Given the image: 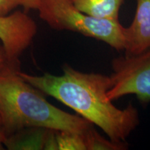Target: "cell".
Returning a JSON list of instances; mask_svg holds the SVG:
<instances>
[{"label": "cell", "mask_w": 150, "mask_h": 150, "mask_svg": "<svg viewBox=\"0 0 150 150\" xmlns=\"http://www.w3.org/2000/svg\"><path fill=\"white\" fill-rule=\"evenodd\" d=\"M63 70L60 76L49 73L35 76L21 71L20 74L43 94L60 101L102 129L111 141L125 143L139 125V114L131 104L124 109L112 104L107 96L112 86L110 76L81 72L68 65Z\"/></svg>", "instance_id": "cell-1"}, {"label": "cell", "mask_w": 150, "mask_h": 150, "mask_svg": "<svg viewBox=\"0 0 150 150\" xmlns=\"http://www.w3.org/2000/svg\"><path fill=\"white\" fill-rule=\"evenodd\" d=\"M20 62L0 71V125L7 136L29 127L84 133L93 124L50 104L20 74Z\"/></svg>", "instance_id": "cell-2"}, {"label": "cell", "mask_w": 150, "mask_h": 150, "mask_svg": "<svg viewBox=\"0 0 150 150\" xmlns=\"http://www.w3.org/2000/svg\"><path fill=\"white\" fill-rule=\"evenodd\" d=\"M39 16L52 29L74 31L107 43L118 51L125 49V27L119 21L103 20L81 12L72 0H41Z\"/></svg>", "instance_id": "cell-3"}, {"label": "cell", "mask_w": 150, "mask_h": 150, "mask_svg": "<svg viewBox=\"0 0 150 150\" xmlns=\"http://www.w3.org/2000/svg\"><path fill=\"white\" fill-rule=\"evenodd\" d=\"M112 68V86L107 93L110 100L134 94L142 104L150 102V48L137 55L116 58Z\"/></svg>", "instance_id": "cell-4"}, {"label": "cell", "mask_w": 150, "mask_h": 150, "mask_svg": "<svg viewBox=\"0 0 150 150\" xmlns=\"http://www.w3.org/2000/svg\"><path fill=\"white\" fill-rule=\"evenodd\" d=\"M37 31L33 19L22 11L0 17V40L9 61H19V57L32 43Z\"/></svg>", "instance_id": "cell-5"}, {"label": "cell", "mask_w": 150, "mask_h": 150, "mask_svg": "<svg viewBox=\"0 0 150 150\" xmlns=\"http://www.w3.org/2000/svg\"><path fill=\"white\" fill-rule=\"evenodd\" d=\"M136 16L125 28V56H134L150 48V0H136Z\"/></svg>", "instance_id": "cell-6"}, {"label": "cell", "mask_w": 150, "mask_h": 150, "mask_svg": "<svg viewBox=\"0 0 150 150\" xmlns=\"http://www.w3.org/2000/svg\"><path fill=\"white\" fill-rule=\"evenodd\" d=\"M49 129L29 127L6 138L4 145L8 149H44Z\"/></svg>", "instance_id": "cell-7"}, {"label": "cell", "mask_w": 150, "mask_h": 150, "mask_svg": "<svg viewBox=\"0 0 150 150\" xmlns=\"http://www.w3.org/2000/svg\"><path fill=\"white\" fill-rule=\"evenodd\" d=\"M78 10L103 20L119 21V11L125 0H72Z\"/></svg>", "instance_id": "cell-8"}, {"label": "cell", "mask_w": 150, "mask_h": 150, "mask_svg": "<svg viewBox=\"0 0 150 150\" xmlns=\"http://www.w3.org/2000/svg\"><path fill=\"white\" fill-rule=\"evenodd\" d=\"M87 150H122L127 149L125 143H116L106 140L93 129V126L83 133Z\"/></svg>", "instance_id": "cell-9"}, {"label": "cell", "mask_w": 150, "mask_h": 150, "mask_svg": "<svg viewBox=\"0 0 150 150\" xmlns=\"http://www.w3.org/2000/svg\"><path fill=\"white\" fill-rule=\"evenodd\" d=\"M58 150H87L83 133L56 131Z\"/></svg>", "instance_id": "cell-10"}, {"label": "cell", "mask_w": 150, "mask_h": 150, "mask_svg": "<svg viewBox=\"0 0 150 150\" xmlns=\"http://www.w3.org/2000/svg\"><path fill=\"white\" fill-rule=\"evenodd\" d=\"M41 0H0V17L6 16L19 6L25 11L38 10Z\"/></svg>", "instance_id": "cell-11"}, {"label": "cell", "mask_w": 150, "mask_h": 150, "mask_svg": "<svg viewBox=\"0 0 150 150\" xmlns=\"http://www.w3.org/2000/svg\"><path fill=\"white\" fill-rule=\"evenodd\" d=\"M10 62L2 45H0V71Z\"/></svg>", "instance_id": "cell-12"}, {"label": "cell", "mask_w": 150, "mask_h": 150, "mask_svg": "<svg viewBox=\"0 0 150 150\" xmlns=\"http://www.w3.org/2000/svg\"><path fill=\"white\" fill-rule=\"evenodd\" d=\"M6 138V135L4 132L2 128H1V125H0V150L4 149V142L5 141Z\"/></svg>", "instance_id": "cell-13"}]
</instances>
